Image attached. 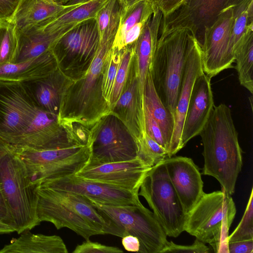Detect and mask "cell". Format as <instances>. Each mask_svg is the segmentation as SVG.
<instances>
[{
	"label": "cell",
	"mask_w": 253,
	"mask_h": 253,
	"mask_svg": "<svg viewBox=\"0 0 253 253\" xmlns=\"http://www.w3.org/2000/svg\"><path fill=\"white\" fill-rule=\"evenodd\" d=\"M34 107L19 82L0 80V136L7 142L20 136Z\"/></svg>",
	"instance_id": "5bb4252c"
},
{
	"label": "cell",
	"mask_w": 253,
	"mask_h": 253,
	"mask_svg": "<svg viewBox=\"0 0 253 253\" xmlns=\"http://www.w3.org/2000/svg\"><path fill=\"white\" fill-rule=\"evenodd\" d=\"M186 0H148L153 11L158 10L161 12L163 17L169 16L180 8Z\"/></svg>",
	"instance_id": "60d3db41"
},
{
	"label": "cell",
	"mask_w": 253,
	"mask_h": 253,
	"mask_svg": "<svg viewBox=\"0 0 253 253\" xmlns=\"http://www.w3.org/2000/svg\"><path fill=\"white\" fill-rule=\"evenodd\" d=\"M120 57L121 51L112 47L103 66L102 84V95L108 104L119 66Z\"/></svg>",
	"instance_id": "d590c367"
},
{
	"label": "cell",
	"mask_w": 253,
	"mask_h": 253,
	"mask_svg": "<svg viewBox=\"0 0 253 253\" xmlns=\"http://www.w3.org/2000/svg\"><path fill=\"white\" fill-rule=\"evenodd\" d=\"M238 79L241 85L253 93V31L248 33L234 51Z\"/></svg>",
	"instance_id": "f546056e"
},
{
	"label": "cell",
	"mask_w": 253,
	"mask_h": 253,
	"mask_svg": "<svg viewBox=\"0 0 253 253\" xmlns=\"http://www.w3.org/2000/svg\"><path fill=\"white\" fill-rule=\"evenodd\" d=\"M253 0H186L184 4L169 16L162 19L161 27H186L197 37V32L211 25L226 11L244 9Z\"/></svg>",
	"instance_id": "9a60e30c"
},
{
	"label": "cell",
	"mask_w": 253,
	"mask_h": 253,
	"mask_svg": "<svg viewBox=\"0 0 253 253\" xmlns=\"http://www.w3.org/2000/svg\"><path fill=\"white\" fill-rule=\"evenodd\" d=\"M236 212L231 195L223 190L204 193L187 214L184 231L210 244L214 252L228 253V232Z\"/></svg>",
	"instance_id": "8992f818"
},
{
	"label": "cell",
	"mask_w": 253,
	"mask_h": 253,
	"mask_svg": "<svg viewBox=\"0 0 253 253\" xmlns=\"http://www.w3.org/2000/svg\"><path fill=\"white\" fill-rule=\"evenodd\" d=\"M58 68L50 50L40 55L19 63L0 66V80L21 82L45 76Z\"/></svg>",
	"instance_id": "d4e9b609"
},
{
	"label": "cell",
	"mask_w": 253,
	"mask_h": 253,
	"mask_svg": "<svg viewBox=\"0 0 253 253\" xmlns=\"http://www.w3.org/2000/svg\"><path fill=\"white\" fill-rule=\"evenodd\" d=\"M228 253H253V240L228 242Z\"/></svg>",
	"instance_id": "7bdbcfd3"
},
{
	"label": "cell",
	"mask_w": 253,
	"mask_h": 253,
	"mask_svg": "<svg viewBox=\"0 0 253 253\" xmlns=\"http://www.w3.org/2000/svg\"><path fill=\"white\" fill-rule=\"evenodd\" d=\"M123 251L116 247L109 246L89 240L76 246L73 253H121Z\"/></svg>",
	"instance_id": "ab89813d"
},
{
	"label": "cell",
	"mask_w": 253,
	"mask_h": 253,
	"mask_svg": "<svg viewBox=\"0 0 253 253\" xmlns=\"http://www.w3.org/2000/svg\"><path fill=\"white\" fill-rule=\"evenodd\" d=\"M136 142L137 158L150 168L168 158L167 151L146 132Z\"/></svg>",
	"instance_id": "1f68e13d"
},
{
	"label": "cell",
	"mask_w": 253,
	"mask_h": 253,
	"mask_svg": "<svg viewBox=\"0 0 253 253\" xmlns=\"http://www.w3.org/2000/svg\"><path fill=\"white\" fill-rule=\"evenodd\" d=\"M153 12L148 0L140 1L126 10H122L113 47L120 50L134 44Z\"/></svg>",
	"instance_id": "cb8c5ba5"
},
{
	"label": "cell",
	"mask_w": 253,
	"mask_h": 253,
	"mask_svg": "<svg viewBox=\"0 0 253 253\" xmlns=\"http://www.w3.org/2000/svg\"><path fill=\"white\" fill-rule=\"evenodd\" d=\"M164 163L170 182L187 214L204 193L199 169L191 159L185 157L167 158Z\"/></svg>",
	"instance_id": "ac0fdd59"
},
{
	"label": "cell",
	"mask_w": 253,
	"mask_h": 253,
	"mask_svg": "<svg viewBox=\"0 0 253 253\" xmlns=\"http://www.w3.org/2000/svg\"><path fill=\"white\" fill-rule=\"evenodd\" d=\"M159 34L149 71L159 97L175 117L185 63L196 36L192 30L181 26L161 27Z\"/></svg>",
	"instance_id": "7a4b0ae2"
},
{
	"label": "cell",
	"mask_w": 253,
	"mask_h": 253,
	"mask_svg": "<svg viewBox=\"0 0 253 253\" xmlns=\"http://www.w3.org/2000/svg\"><path fill=\"white\" fill-rule=\"evenodd\" d=\"M211 79L203 72L194 82L181 132L182 148L199 135L214 106Z\"/></svg>",
	"instance_id": "ffe728a7"
},
{
	"label": "cell",
	"mask_w": 253,
	"mask_h": 253,
	"mask_svg": "<svg viewBox=\"0 0 253 253\" xmlns=\"http://www.w3.org/2000/svg\"><path fill=\"white\" fill-rule=\"evenodd\" d=\"M36 192L40 223L50 222L57 229L68 228L85 240L92 236L107 234V223L86 197L39 185Z\"/></svg>",
	"instance_id": "3957f363"
},
{
	"label": "cell",
	"mask_w": 253,
	"mask_h": 253,
	"mask_svg": "<svg viewBox=\"0 0 253 253\" xmlns=\"http://www.w3.org/2000/svg\"><path fill=\"white\" fill-rule=\"evenodd\" d=\"M120 2L122 10H126L134 4L138 3L140 1L145 0H118Z\"/></svg>",
	"instance_id": "bcb514c9"
},
{
	"label": "cell",
	"mask_w": 253,
	"mask_h": 253,
	"mask_svg": "<svg viewBox=\"0 0 253 253\" xmlns=\"http://www.w3.org/2000/svg\"><path fill=\"white\" fill-rule=\"evenodd\" d=\"M37 186L13 146L0 136V188L18 234L40 224L37 215Z\"/></svg>",
	"instance_id": "277c9868"
},
{
	"label": "cell",
	"mask_w": 253,
	"mask_h": 253,
	"mask_svg": "<svg viewBox=\"0 0 253 253\" xmlns=\"http://www.w3.org/2000/svg\"><path fill=\"white\" fill-rule=\"evenodd\" d=\"M110 113L126 126L136 141L145 133L143 93L141 88L134 50L126 82Z\"/></svg>",
	"instance_id": "2e32d148"
},
{
	"label": "cell",
	"mask_w": 253,
	"mask_h": 253,
	"mask_svg": "<svg viewBox=\"0 0 253 253\" xmlns=\"http://www.w3.org/2000/svg\"><path fill=\"white\" fill-rule=\"evenodd\" d=\"M15 231L14 228L0 221V234H7Z\"/></svg>",
	"instance_id": "7dc6e473"
},
{
	"label": "cell",
	"mask_w": 253,
	"mask_h": 253,
	"mask_svg": "<svg viewBox=\"0 0 253 253\" xmlns=\"http://www.w3.org/2000/svg\"><path fill=\"white\" fill-rule=\"evenodd\" d=\"M143 97L144 106L148 109L162 131L167 143L168 154L174 131L175 117L159 97L149 71L146 76Z\"/></svg>",
	"instance_id": "83f0119b"
},
{
	"label": "cell",
	"mask_w": 253,
	"mask_h": 253,
	"mask_svg": "<svg viewBox=\"0 0 253 253\" xmlns=\"http://www.w3.org/2000/svg\"><path fill=\"white\" fill-rule=\"evenodd\" d=\"M144 120L145 132L162 146L167 151L168 155L167 145L162 131L158 123L145 106H144Z\"/></svg>",
	"instance_id": "74e56055"
},
{
	"label": "cell",
	"mask_w": 253,
	"mask_h": 253,
	"mask_svg": "<svg viewBox=\"0 0 253 253\" xmlns=\"http://www.w3.org/2000/svg\"><path fill=\"white\" fill-rule=\"evenodd\" d=\"M107 1L90 0L65 13L44 21V24L49 30L56 31L69 26L78 25L90 19H95L97 12Z\"/></svg>",
	"instance_id": "f1b7e54d"
},
{
	"label": "cell",
	"mask_w": 253,
	"mask_h": 253,
	"mask_svg": "<svg viewBox=\"0 0 253 253\" xmlns=\"http://www.w3.org/2000/svg\"><path fill=\"white\" fill-rule=\"evenodd\" d=\"M38 185L75 193L107 205L141 204L138 193L109 184L85 179L75 174L45 179Z\"/></svg>",
	"instance_id": "4fadbf2b"
},
{
	"label": "cell",
	"mask_w": 253,
	"mask_h": 253,
	"mask_svg": "<svg viewBox=\"0 0 253 253\" xmlns=\"http://www.w3.org/2000/svg\"><path fill=\"white\" fill-rule=\"evenodd\" d=\"M210 252V249L205 243L196 239L192 245L189 246L177 245L172 241H168L161 253H208Z\"/></svg>",
	"instance_id": "f35d334b"
},
{
	"label": "cell",
	"mask_w": 253,
	"mask_h": 253,
	"mask_svg": "<svg viewBox=\"0 0 253 253\" xmlns=\"http://www.w3.org/2000/svg\"><path fill=\"white\" fill-rule=\"evenodd\" d=\"M20 0H0V20H11Z\"/></svg>",
	"instance_id": "b9f144b4"
},
{
	"label": "cell",
	"mask_w": 253,
	"mask_h": 253,
	"mask_svg": "<svg viewBox=\"0 0 253 253\" xmlns=\"http://www.w3.org/2000/svg\"><path fill=\"white\" fill-rule=\"evenodd\" d=\"M89 131L82 125L60 122L58 115L35 105L25 130L8 143L37 150L65 148L89 145Z\"/></svg>",
	"instance_id": "52a82bcc"
},
{
	"label": "cell",
	"mask_w": 253,
	"mask_h": 253,
	"mask_svg": "<svg viewBox=\"0 0 253 253\" xmlns=\"http://www.w3.org/2000/svg\"><path fill=\"white\" fill-rule=\"evenodd\" d=\"M86 198L107 223V234L137 237L140 253H161L166 246L168 241L166 232L154 213L142 204L107 205Z\"/></svg>",
	"instance_id": "5b68a950"
},
{
	"label": "cell",
	"mask_w": 253,
	"mask_h": 253,
	"mask_svg": "<svg viewBox=\"0 0 253 253\" xmlns=\"http://www.w3.org/2000/svg\"><path fill=\"white\" fill-rule=\"evenodd\" d=\"M12 146L36 185L45 179L76 174L87 165L91 154L89 145L42 150Z\"/></svg>",
	"instance_id": "30bf717a"
},
{
	"label": "cell",
	"mask_w": 253,
	"mask_h": 253,
	"mask_svg": "<svg viewBox=\"0 0 253 253\" xmlns=\"http://www.w3.org/2000/svg\"><path fill=\"white\" fill-rule=\"evenodd\" d=\"M199 135L204 148L203 174L216 178L222 190L231 195L243 162L230 109L222 103L214 105Z\"/></svg>",
	"instance_id": "6da1fadb"
},
{
	"label": "cell",
	"mask_w": 253,
	"mask_h": 253,
	"mask_svg": "<svg viewBox=\"0 0 253 253\" xmlns=\"http://www.w3.org/2000/svg\"><path fill=\"white\" fill-rule=\"evenodd\" d=\"M167 236L177 237L184 231L187 214L168 174L164 161L152 167L140 187Z\"/></svg>",
	"instance_id": "9c48e42d"
},
{
	"label": "cell",
	"mask_w": 253,
	"mask_h": 253,
	"mask_svg": "<svg viewBox=\"0 0 253 253\" xmlns=\"http://www.w3.org/2000/svg\"><path fill=\"white\" fill-rule=\"evenodd\" d=\"M244 9H230L204 29L201 42L203 70L211 79L233 67L235 59L230 48L231 35L235 19Z\"/></svg>",
	"instance_id": "7c38bea8"
},
{
	"label": "cell",
	"mask_w": 253,
	"mask_h": 253,
	"mask_svg": "<svg viewBox=\"0 0 253 253\" xmlns=\"http://www.w3.org/2000/svg\"><path fill=\"white\" fill-rule=\"evenodd\" d=\"M252 189L249 200L242 218L234 230L228 236V243L253 240V193Z\"/></svg>",
	"instance_id": "8d00e7d4"
},
{
	"label": "cell",
	"mask_w": 253,
	"mask_h": 253,
	"mask_svg": "<svg viewBox=\"0 0 253 253\" xmlns=\"http://www.w3.org/2000/svg\"><path fill=\"white\" fill-rule=\"evenodd\" d=\"M75 26L51 31L43 21L25 30L16 31L17 46L12 63L28 60L50 50L55 42Z\"/></svg>",
	"instance_id": "7402d4cb"
},
{
	"label": "cell",
	"mask_w": 253,
	"mask_h": 253,
	"mask_svg": "<svg viewBox=\"0 0 253 253\" xmlns=\"http://www.w3.org/2000/svg\"><path fill=\"white\" fill-rule=\"evenodd\" d=\"M122 8L118 0H107L97 12L96 21L100 41L115 39Z\"/></svg>",
	"instance_id": "4dcf8cb0"
},
{
	"label": "cell",
	"mask_w": 253,
	"mask_h": 253,
	"mask_svg": "<svg viewBox=\"0 0 253 253\" xmlns=\"http://www.w3.org/2000/svg\"><path fill=\"white\" fill-rule=\"evenodd\" d=\"M0 250V253H68L66 246L56 235L33 234L29 230Z\"/></svg>",
	"instance_id": "4316f807"
},
{
	"label": "cell",
	"mask_w": 253,
	"mask_h": 253,
	"mask_svg": "<svg viewBox=\"0 0 253 253\" xmlns=\"http://www.w3.org/2000/svg\"><path fill=\"white\" fill-rule=\"evenodd\" d=\"M202 52L201 45L195 37L188 54L181 79L176 106L174 131L168 158L174 155L182 149L181 132L193 86L197 77L204 72Z\"/></svg>",
	"instance_id": "d6986e66"
},
{
	"label": "cell",
	"mask_w": 253,
	"mask_h": 253,
	"mask_svg": "<svg viewBox=\"0 0 253 253\" xmlns=\"http://www.w3.org/2000/svg\"><path fill=\"white\" fill-rule=\"evenodd\" d=\"M74 82L57 68L43 77L19 83L36 106L59 116L63 96Z\"/></svg>",
	"instance_id": "44dd1931"
},
{
	"label": "cell",
	"mask_w": 253,
	"mask_h": 253,
	"mask_svg": "<svg viewBox=\"0 0 253 253\" xmlns=\"http://www.w3.org/2000/svg\"><path fill=\"white\" fill-rule=\"evenodd\" d=\"M251 31H253V3L238 13L235 19L230 42L233 55L237 44Z\"/></svg>",
	"instance_id": "e575fe53"
},
{
	"label": "cell",
	"mask_w": 253,
	"mask_h": 253,
	"mask_svg": "<svg viewBox=\"0 0 253 253\" xmlns=\"http://www.w3.org/2000/svg\"><path fill=\"white\" fill-rule=\"evenodd\" d=\"M90 157L86 165L130 161L137 158L135 139L126 126L109 113L90 129Z\"/></svg>",
	"instance_id": "8fae6325"
},
{
	"label": "cell",
	"mask_w": 253,
	"mask_h": 253,
	"mask_svg": "<svg viewBox=\"0 0 253 253\" xmlns=\"http://www.w3.org/2000/svg\"><path fill=\"white\" fill-rule=\"evenodd\" d=\"M90 0H70L65 4L68 5H76V4H82L85 2H86Z\"/></svg>",
	"instance_id": "c3c4849f"
},
{
	"label": "cell",
	"mask_w": 253,
	"mask_h": 253,
	"mask_svg": "<svg viewBox=\"0 0 253 253\" xmlns=\"http://www.w3.org/2000/svg\"><path fill=\"white\" fill-rule=\"evenodd\" d=\"M79 5L63 4L54 0H20L11 20L16 31H22Z\"/></svg>",
	"instance_id": "603a6c76"
},
{
	"label": "cell",
	"mask_w": 253,
	"mask_h": 253,
	"mask_svg": "<svg viewBox=\"0 0 253 253\" xmlns=\"http://www.w3.org/2000/svg\"><path fill=\"white\" fill-rule=\"evenodd\" d=\"M134 43L120 50V64L109 102L110 110L119 99L126 82L131 59L134 53Z\"/></svg>",
	"instance_id": "836d02e7"
},
{
	"label": "cell",
	"mask_w": 253,
	"mask_h": 253,
	"mask_svg": "<svg viewBox=\"0 0 253 253\" xmlns=\"http://www.w3.org/2000/svg\"><path fill=\"white\" fill-rule=\"evenodd\" d=\"M151 168L137 158L127 161L86 165L75 174L138 194L140 185Z\"/></svg>",
	"instance_id": "e0dca14e"
},
{
	"label": "cell",
	"mask_w": 253,
	"mask_h": 253,
	"mask_svg": "<svg viewBox=\"0 0 253 253\" xmlns=\"http://www.w3.org/2000/svg\"><path fill=\"white\" fill-rule=\"evenodd\" d=\"M0 221L13 227L14 223L6 200L0 188Z\"/></svg>",
	"instance_id": "ee69618b"
},
{
	"label": "cell",
	"mask_w": 253,
	"mask_h": 253,
	"mask_svg": "<svg viewBox=\"0 0 253 253\" xmlns=\"http://www.w3.org/2000/svg\"><path fill=\"white\" fill-rule=\"evenodd\" d=\"M100 43L95 19L74 26L51 46L58 69L68 78L77 81L88 71Z\"/></svg>",
	"instance_id": "ba28073f"
},
{
	"label": "cell",
	"mask_w": 253,
	"mask_h": 253,
	"mask_svg": "<svg viewBox=\"0 0 253 253\" xmlns=\"http://www.w3.org/2000/svg\"><path fill=\"white\" fill-rule=\"evenodd\" d=\"M162 19L161 12L158 10H154L134 43V53L143 93L146 76L156 49Z\"/></svg>",
	"instance_id": "484cf974"
},
{
	"label": "cell",
	"mask_w": 253,
	"mask_h": 253,
	"mask_svg": "<svg viewBox=\"0 0 253 253\" xmlns=\"http://www.w3.org/2000/svg\"><path fill=\"white\" fill-rule=\"evenodd\" d=\"M60 3L63 4H65L67 2H68L70 0H54Z\"/></svg>",
	"instance_id": "681fc988"
},
{
	"label": "cell",
	"mask_w": 253,
	"mask_h": 253,
	"mask_svg": "<svg viewBox=\"0 0 253 253\" xmlns=\"http://www.w3.org/2000/svg\"><path fill=\"white\" fill-rule=\"evenodd\" d=\"M122 241V245L126 251L138 252L140 248V243L137 237L128 235L123 237Z\"/></svg>",
	"instance_id": "f6af8a7d"
},
{
	"label": "cell",
	"mask_w": 253,
	"mask_h": 253,
	"mask_svg": "<svg viewBox=\"0 0 253 253\" xmlns=\"http://www.w3.org/2000/svg\"><path fill=\"white\" fill-rule=\"evenodd\" d=\"M17 46L14 25L11 20H0V66L12 62Z\"/></svg>",
	"instance_id": "d6a6232c"
}]
</instances>
